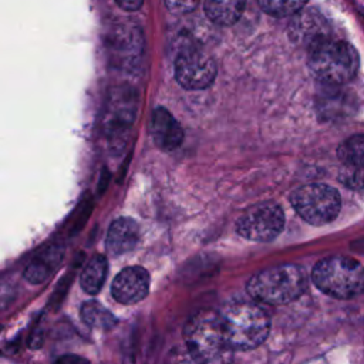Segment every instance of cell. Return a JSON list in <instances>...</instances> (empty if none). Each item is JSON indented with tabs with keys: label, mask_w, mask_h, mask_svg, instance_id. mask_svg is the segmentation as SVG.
I'll use <instances>...</instances> for the list:
<instances>
[{
	"label": "cell",
	"mask_w": 364,
	"mask_h": 364,
	"mask_svg": "<svg viewBox=\"0 0 364 364\" xmlns=\"http://www.w3.org/2000/svg\"><path fill=\"white\" fill-rule=\"evenodd\" d=\"M186 347L196 364H232L235 348L219 311L199 310L185 324Z\"/></svg>",
	"instance_id": "6da1fadb"
},
{
	"label": "cell",
	"mask_w": 364,
	"mask_h": 364,
	"mask_svg": "<svg viewBox=\"0 0 364 364\" xmlns=\"http://www.w3.org/2000/svg\"><path fill=\"white\" fill-rule=\"evenodd\" d=\"M219 314L235 350L245 351L256 348L269 336V314L252 297L233 299L225 303Z\"/></svg>",
	"instance_id": "7a4b0ae2"
},
{
	"label": "cell",
	"mask_w": 364,
	"mask_h": 364,
	"mask_svg": "<svg viewBox=\"0 0 364 364\" xmlns=\"http://www.w3.org/2000/svg\"><path fill=\"white\" fill-rule=\"evenodd\" d=\"M307 287L306 272L297 264H280L257 272L246 284L247 294L264 304H287Z\"/></svg>",
	"instance_id": "3957f363"
},
{
	"label": "cell",
	"mask_w": 364,
	"mask_h": 364,
	"mask_svg": "<svg viewBox=\"0 0 364 364\" xmlns=\"http://www.w3.org/2000/svg\"><path fill=\"white\" fill-rule=\"evenodd\" d=\"M307 63L311 74L320 82L340 87L355 77L360 57L353 46L330 37L309 50Z\"/></svg>",
	"instance_id": "277c9868"
},
{
	"label": "cell",
	"mask_w": 364,
	"mask_h": 364,
	"mask_svg": "<svg viewBox=\"0 0 364 364\" xmlns=\"http://www.w3.org/2000/svg\"><path fill=\"white\" fill-rule=\"evenodd\" d=\"M311 279L318 290L336 299H351L364 290V267L347 256L320 260L313 269Z\"/></svg>",
	"instance_id": "5b68a950"
},
{
	"label": "cell",
	"mask_w": 364,
	"mask_h": 364,
	"mask_svg": "<svg viewBox=\"0 0 364 364\" xmlns=\"http://www.w3.org/2000/svg\"><path fill=\"white\" fill-rule=\"evenodd\" d=\"M290 203L301 219L314 226L333 222L341 209L340 193L326 183H307L290 195Z\"/></svg>",
	"instance_id": "8992f818"
},
{
	"label": "cell",
	"mask_w": 364,
	"mask_h": 364,
	"mask_svg": "<svg viewBox=\"0 0 364 364\" xmlns=\"http://www.w3.org/2000/svg\"><path fill=\"white\" fill-rule=\"evenodd\" d=\"M284 228V213L277 203L264 202L249 208L236 222L237 233L252 242H270Z\"/></svg>",
	"instance_id": "52a82bcc"
},
{
	"label": "cell",
	"mask_w": 364,
	"mask_h": 364,
	"mask_svg": "<svg viewBox=\"0 0 364 364\" xmlns=\"http://www.w3.org/2000/svg\"><path fill=\"white\" fill-rule=\"evenodd\" d=\"M175 78L186 90L208 88L216 78V63L203 51H182L175 60Z\"/></svg>",
	"instance_id": "ba28073f"
},
{
	"label": "cell",
	"mask_w": 364,
	"mask_h": 364,
	"mask_svg": "<svg viewBox=\"0 0 364 364\" xmlns=\"http://www.w3.org/2000/svg\"><path fill=\"white\" fill-rule=\"evenodd\" d=\"M289 33L293 41L307 47L309 50L316 44L330 38V27L327 20L314 9L301 10L289 26Z\"/></svg>",
	"instance_id": "9c48e42d"
},
{
	"label": "cell",
	"mask_w": 364,
	"mask_h": 364,
	"mask_svg": "<svg viewBox=\"0 0 364 364\" xmlns=\"http://www.w3.org/2000/svg\"><path fill=\"white\" fill-rule=\"evenodd\" d=\"M149 291V273L141 266L122 269L111 286L112 297L121 304H136L144 300Z\"/></svg>",
	"instance_id": "30bf717a"
},
{
	"label": "cell",
	"mask_w": 364,
	"mask_h": 364,
	"mask_svg": "<svg viewBox=\"0 0 364 364\" xmlns=\"http://www.w3.org/2000/svg\"><path fill=\"white\" fill-rule=\"evenodd\" d=\"M149 131L156 145L164 151L178 148L183 139V131L179 122L165 108H156L152 112Z\"/></svg>",
	"instance_id": "8fae6325"
},
{
	"label": "cell",
	"mask_w": 364,
	"mask_h": 364,
	"mask_svg": "<svg viewBox=\"0 0 364 364\" xmlns=\"http://www.w3.org/2000/svg\"><path fill=\"white\" fill-rule=\"evenodd\" d=\"M139 240V228L138 223L131 218H118L115 219L107 233L105 246L111 255H124L131 252Z\"/></svg>",
	"instance_id": "7c38bea8"
},
{
	"label": "cell",
	"mask_w": 364,
	"mask_h": 364,
	"mask_svg": "<svg viewBox=\"0 0 364 364\" xmlns=\"http://www.w3.org/2000/svg\"><path fill=\"white\" fill-rule=\"evenodd\" d=\"M61 257H63L61 247H57V246L47 247L43 253H40L36 259H33L31 263L26 267L24 277L34 284L44 282L58 266Z\"/></svg>",
	"instance_id": "4fadbf2b"
},
{
	"label": "cell",
	"mask_w": 364,
	"mask_h": 364,
	"mask_svg": "<svg viewBox=\"0 0 364 364\" xmlns=\"http://www.w3.org/2000/svg\"><path fill=\"white\" fill-rule=\"evenodd\" d=\"M246 6V0H205V13L210 21L220 26L235 24Z\"/></svg>",
	"instance_id": "5bb4252c"
},
{
	"label": "cell",
	"mask_w": 364,
	"mask_h": 364,
	"mask_svg": "<svg viewBox=\"0 0 364 364\" xmlns=\"http://www.w3.org/2000/svg\"><path fill=\"white\" fill-rule=\"evenodd\" d=\"M108 273V262L105 256L95 255L91 260L85 264L80 276V284L82 290L88 294H97L107 277Z\"/></svg>",
	"instance_id": "9a60e30c"
},
{
	"label": "cell",
	"mask_w": 364,
	"mask_h": 364,
	"mask_svg": "<svg viewBox=\"0 0 364 364\" xmlns=\"http://www.w3.org/2000/svg\"><path fill=\"white\" fill-rule=\"evenodd\" d=\"M81 317L87 326L98 330H111L117 324V317L95 300H88L82 304Z\"/></svg>",
	"instance_id": "2e32d148"
},
{
	"label": "cell",
	"mask_w": 364,
	"mask_h": 364,
	"mask_svg": "<svg viewBox=\"0 0 364 364\" xmlns=\"http://www.w3.org/2000/svg\"><path fill=\"white\" fill-rule=\"evenodd\" d=\"M337 155L344 165L364 166V134H355L344 139L337 149Z\"/></svg>",
	"instance_id": "e0dca14e"
},
{
	"label": "cell",
	"mask_w": 364,
	"mask_h": 364,
	"mask_svg": "<svg viewBox=\"0 0 364 364\" xmlns=\"http://www.w3.org/2000/svg\"><path fill=\"white\" fill-rule=\"evenodd\" d=\"M260 9L273 17H289L300 13L309 0H257Z\"/></svg>",
	"instance_id": "ac0fdd59"
},
{
	"label": "cell",
	"mask_w": 364,
	"mask_h": 364,
	"mask_svg": "<svg viewBox=\"0 0 364 364\" xmlns=\"http://www.w3.org/2000/svg\"><path fill=\"white\" fill-rule=\"evenodd\" d=\"M338 181L350 189L364 188V166L344 165L338 171Z\"/></svg>",
	"instance_id": "d6986e66"
},
{
	"label": "cell",
	"mask_w": 364,
	"mask_h": 364,
	"mask_svg": "<svg viewBox=\"0 0 364 364\" xmlns=\"http://www.w3.org/2000/svg\"><path fill=\"white\" fill-rule=\"evenodd\" d=\"M199 1L200 0H165V4L172 13L185 14L195 10Z\"/></svg>",
	"instance_id": "ffe728a7"
},
{
	"label": "cell",
	"mask_w": 364,
	"mask_h": 364,
	"mask_svg": "<svg viewBox=\"0 0 364 364\" xmlns=\"http://www.w3.org/2000/svg\"><path fill=\"white\" fill-rule=\"evenodd\" d=\"M115 1L119 7H122L124 10H128V11L138 10L144 3V0H115Z\"/></svg>",
	"instance_id": "44dd1931"
},
{
	"label": "cell",
	"mask_w": 364,
	"mask_h": 364,
	"mask_svg": "<svg viewBox=\"0 0 364 364\" xmlns=\"http://www.w3.org/2000/svg\"><path fill=\"white\" fill-rule=\"evenodd\" d=\"M54 364H88L85 360H82L81 357H77V355H61L58 357Z\"/></svg>",
	"instance_id": "7402d4cb"
}]
</instances>
